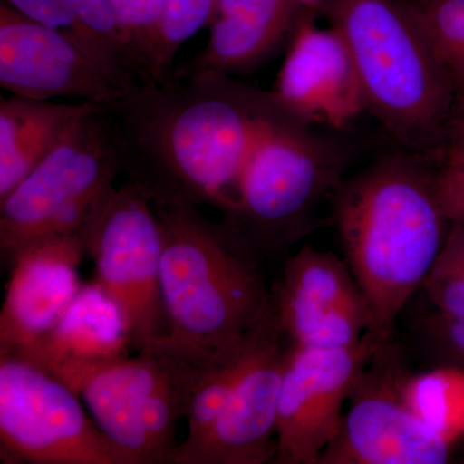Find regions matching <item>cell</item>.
Here are the masks:
<instances>
[{"label":"cell","mask_w":464,"mask_h":464,"mask_svg":"<svg viewBox=\"0 0 464 464\" xmlns=\"http://www.w3.org/2000/svg\"><path fill=\"white\" fill-rule=\"evenodd\" d=\"M284 111L273 93L231 78L172 76L140 83L109 112L128 182L151 204L188 201L225 215L253 150Z\"/></svg>","instance_id":"obj_1"},{"label":"cell","mask_w":464,"mask_h":464,"mask_svg":"<svg viewBox=\"0 0 464 464\" xmlns=\"http://www.w3.org/2000/svg\"><path fill=\"white\" fill-rule=\"evenodd\" d=\"M163 234L160 289L167 334L155 351L206 372L239 355L274 323L258 257L195 204H152ZM152 350V351H154Z\"/></svg>","instance_id":"obj_2"},{"label":"cell","mask_w":464,"mask_h":464,"mask_svg":"<svg viewBox=\"0 0 464 464\" xmlns=\"http://www.w3.org/2000/svg\"><path fill=\"white\" fill-rule=\"evenodd\" d=\"M333 201L344 261L371 313L368 333L387 343L450 230L436 170L422 155H390L341 181Z\"/></svg>","instance_id":"obj_3"},{"label":"cell","mask_w":464,"mask_h":464,"mask_svg":"<svg viewBox=\"0 0 464 464\" xmlns=\"http://www.w3.org/2000/svg\"><path fill=\"white\" fill-rule=\"evenodd\" d=\"M323 14L346 43L368 111L409 151L438 148L457 88L401 0H326Z\"/></svg>","instance_id":"obj_4"},{"label":"cell","mask_w":464,"mask_h":464,"mask_svg":"<svg viewBox=\"0 0 464 464\" xmlns=\"http://www.w3.org/2000/svg\"><path fill=\"white\" fill-rule=\"evenodd\" d=\"M124 172L121 140L108 111L84 116L63 141L0 200V252L47 235L92 230Z\"/></svg>","instance_id":"obj_5"},{"label":"cell","mask_w":464,"mask_h":464,"mask_svg":"<svg viewBox=\"0 0 464 464\" xmlns=\"http://www.w3.org/2000/svg\"><path fill=\"white\" fill-rule=\"evenodd\" d=\"M304 125L286 111L271 121L225 213L222 224L258 258L297 241L316 204L342 181L337 154Z\"/></svg>","instance_id":"obj_6"},{"label":"cell","mask_w":464,"mask_h":464,"mask_svg":"<svg viewBox=\"0 0 464 464\" xmlns=\"http://www.w3.org/2000/svg\"><path fill=\"white\" fill-rule=\"evenodd\" d=\"M53 375L0 353V444L5 462L136 464Z\"/></svg>","instance_id":"obj_7"},{"label":"cell","mask_w":464,"mask_h":464,"mask_svg":"<svg viewBox=\"0 0 464 464\" xmlns=\"http://www.w3.org/2000/svg\"><path fill=\"white\" fill-rule=\"evenodd\" d=\"M88 253L96 282L124 317L136 353L167 334L160 289L163 234L151 201L130 182L116 188L92 228Z\"/></svg>","instance_id":"obj_8"},{"label":"cell","mask_w":464,"mask_h":464,"mask_svg":"<svg viewBox=\"0 0 464 464\" xmlns=\"http://www.w3.org/2000/svg\"><path fill=\"white\" fill-rule=\"evenodd\" d=\"M391 342L381 343L357 378L340 429L317 464H442L444 433L415 411L409 380Z\"/></svg>","instance_id":"obj_9"},{"label":"cell","mask_w":464,"mask_h":464,"mask_svg":"<svg viewBox=\"0 0 464 464\" xmlns=\"http://www.w3.org/2000/svg\"><path fill=\"white\" fill-rule=\"evenodd\" d=\"M140 83L74 36L33 23L0 2V85L12 96L76 97L109 112Z\"/></svg>","instance_id":"obj_10"},{"label":"cell","mask_w":464,"mask_h":464,"mask_svg":"<svg viewBox=\"0 0 464 464\" xmlns=\"http://www.w3.org/2000/svg\"><path fill=\"white\" fill-rule=\"evenodd\" d=\"M380 342L371 333L353 347L290 344L277 414L276 464H317L340 429L344 404Z\"/></svg>","instance_id":"obj_11"},{"label":"cell","mask_w":464,"mask_h":464,"mask_svg":"<svg viewBox=\"0 0 464 464\" xmlns=\"http://www.w3.org/2000/svg\"><path fill=\"white\" fill-rule=\"evenodd\" d=\"M289 341L275 322L209 433L172 464H265L276 457L277 414Z\"/></svg>","instance_id":"obj_12"},{"label":"cell","mask_w":464,"mask_h":464,"mask_svg":"<svg viewBox=\"0 0 464 464\" xmlns=\"http://www.w3.org/2000/svg\"><path fill=\"white\" fill-rule=\"evenodd\" d=\"M304 14L275 81V100L304 124L347 127L366 111L355 63L341 34Z\"/></svg>","instance_id":"obj_13"},{"label":"cell","mask_w":464,"mask_h":464,"mask_svg":"<svg viewBox=\"0 0 464 464\" xmlns=\"http://www.w3.org/2000/svg\"><path fill=\"white\" fill-rule=\"evenodd\" d=\"M92 230L60 232L27 243L9 261L0 313V353H16L53 328L76 297Z\"/></svg>","instance_id":"obj_14"},{"label":"cell","mask_w":464,"mask_h":464,"mask_svg":"<svg viewBox=\"0 0 464 464\" xmlns=\"http://www.w3.org/2000/svg\"><path fill=\"white\" fill-rule=\"evenodd\" d=\"M166 372L155 351L99 364L75 366L53 377L74 391L100 427L136 464H150L142 413Z\"/></svg>","instance_id":"obj_15"},{"label":"cell","mask_w":464,"mask_h":464,"mask_svg":"<svg viewBox=\"0 0 464 464\" xmlns=\"http://www.w3.org/2000/svg\"><path fill=\"white\" fill-rule=\"evenodd\" d=\"M133 350L124 317L99 283L83 284L51 331L29 346L8 353L52 375L75 366L130 356Z\"/></svg>","instance_id":"obj_16"},{"label":"cell","mask_w":464,"mask_h":464,"mask_svg":"<svg viewBox=\"0 0 464 464\" xmlns=\"http://www.w3.org/2000/svg\"><path fill=\"white\" fill-rule=\"evenodd\" d=\"M273 298L280 328L295 346L306 343L341 308L365 301L346 261L313 246L286 259Z\"/></svg>","instance_id":"obj_17"},{"label":"cell","mask_w":464,"mask_h":464,"mask_svg":"<svg viewBox=\"0 0 464 464\" xmlns=\"http://www.w3.org/2000/svg\"><path fill=\"white\" fill-rule=\"evenodd\" d=\"M105 111L91 102L65 105L0 99V200L35 169L84 116Z\"/></svg>","instance_id":"obj_18"},{"label":"cell","mask_w":464,"mask_h":464,"mask_svg":"<svg viewBox=\"0 0 464 464\" xmlns=\"http://www.w3.org/2000/svg\"><path fill=\"white\" fill-rule=\"evenodd\" d=\"M295 0H217L209 43L237 63H259L289 44L304 16Z\"/></svg>","instance_id":"obj_19"},{"label":"cell","mask_w":464,"mask_h":464,"mask_svg":"<svg viewBox=\"0 0 464 464\" xmlns=\"http://www.w3.org/2000/svg\"><path fill=\"white\" fill-rule=\"evenodd\" d=\"M275 322L276 319L255 343L250 344L243 353L232 357L225 364L215 366L206 372H194L186 402L185 420H188V436L179 444L177 453L195 447L215 426L226 402L230 399L235 387L248 368L250 360L255 356L259 344Z\"/></svg>","instance_id":"obj_20"},{"label":"cell","mask_w":464,"mask_h":464,"mask_svg":"<svg viewBox=\"0 0 464 464\" xmlns=\"http://www.w3.org/2000/svg\"><path fill=\"white\" fill-rule=\"evenodd\" d=\"M217 0H166L150 45L143 83H163L173 76L179 48L215 17Z\"/></svg>","instance_id":"obj_21"},{"label":"cell","mask_w":464,"mask_h":464,"mask_svg":"<svg viewBox=\"0 0 464 464\" xmlns=\"http://www.w3.org/2000/svg\"><path fill=\"white\" fill-rule=\"evenodd\" d=\"M442 65L457 92L464 91V0H401Z\"/></svg>","instance_id":"obj_22"},{"label":"cell","mask_w":464,"mask_h":464,"mask_svg":"<svg viewBox=\"0 0 464 464\" xmlns=\"http://www.w3.org/2000/svg\"><path fill=\"white\" fill-rule=\"evenodd\" d=\"M422 290L433 313L464 316V225L451 224Z\"/></svg>","instance_id":"obj_23"},{"label":"cell","mask_w":464,"mask_h":464,"mask_svg":"<svg viewBox=\"0 0 464 464\" xmlns=\"http://www.w3.org/2000/svg\"><path fill=\"white\" fill-rule=\"evenodd\" d=\"M87 33L88 38L106 58L132 72L136 66L121 35L118 18L110 0H67Z\"/></svg>","instance_id":"obj_24"},{"label":"cell","mask_w":464,"mask_h":464,"mask_svg":"<svg viewBox=\"0 0 464 464\" xmlns=\"http://www.w3.org/2000/svg\"><path fill=\"white\" fill-rule=\"evenodd\" d=\"M121 35L136 66L140 82L146 79V61L166 0H110Z\"/></svg>","instance_id":"obj_25"},{"label":"cell","mask_w":464,"mask_h":464,"mask_svg":"<svg viewBox=\"0 0 464 464\" xmlns=\"http://www.w3.org/2000/svg\"><path fill=\"white\" fill-rule=\"evenodd\" d=\"M415 337L420 353L433 364L464 372V316L432 311L418 322Z\"/></svg>","instance_id":"obj_26"},{"label":"cell","mask_w":464,"mask_h":464,"mask_svg":"<svg viewBox=\"0 0 464 464\" xmlns=\"http://www.w3.org/2000/svg\"><path fill=\"white\" fill-rule=\"evenodd\" d=\"M5 2L27 20L69 34L103 56L88 38L74 9L67 0H5Z\"/></svg>","instance_id":"obj_27"},{"label":"cell","mask_w":464,"mask_h":464,"mask_svg":"<svg viewBox=\"0 0 464 464\" xmlns=\"http://www.w3.org/2000/svg\"><path fill=\"white\" fill-rule=\"evenodd\" d=\"M444 164L436 170V183L450 224L464 225V151L449 149Z\"/></svg>","instance_id":"obj_28"},{"label":"cell","mask_w":464,"mask_h":464,"mask_svg":"<svg viewBox=\"0 0 464 464\" xmlns=\"http://www.w3.org/2000/svg\"><path fill=\"white\" fill-rule=\"evenodd\" d=\"M449 137L451 140L449 149L464 151V91L457 92L456 112H454L453 121H451Z\"/></svg>","instance_id":"obj_29"},{"label":"cell","mask_w":464,"mask_h":464,"mask_svg":"<svg viewBox=\"0 0 464 464\" xmlns=\"http://www.w3.org/2000/svg\"><path fill=\"white\" fill-rule=\"evenodd\" d=\"M295 2L304 14H314V16L323 14L326 5V0H295Z\"/></svg>","instance_id":"obj_30"}]
</instances>
